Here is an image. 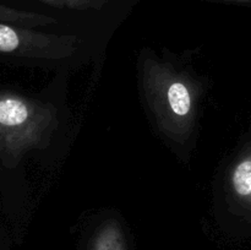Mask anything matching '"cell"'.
I'll return each mask as SVG.
<instances>
[{"label":"cell","instance_id":"1","mask_svg":"<svg viewBox=\"0 0 251 250\" xmlns=\"http://www.w3.org/2000/svg\"><path fill=\"white\" fill-rule=\"evenodd\" d=\"M142 88L161 131L169 139L184 142L195 129L200 85L184 69L144 56Z\"/></svg>","mask_w":251,"mask_h":250},{"label":"cell","instance_id":"2","mask_svg":"<svg viewBox=\"0 0 251 250\" xmlns=\"http://www.w3.org/2000/svg\"><path fill=\"white\" fill-rule=\"evenodd\" d=\"M58 124L55 107L0 90V162L15 168L27 152L48 145Z\"/></svg>","mask_w":251,"mask_h":250},{"label":"cell","instance_id":"3","mask_svg":"<svg viewBox=\"0 0 251 250\" xmlns=\"http://www.w3.org/2000/svg\"><path fill=\"white\" fill-rule=\"evenodd\" d=\"M74 34H53L0 22V54L28 59H65L78 48Z\"/></svg>","mask_w":251,"mask_h":250},{"label":"cell","instance_id":"4","mask_svg":"<svg viewBox=\"0 0 251 250\" xmlns=\"http://www.w3.org/2000/svg\"><path fill=\"white\" fill-rule=\"evenodd\" d=\"M0 22L36 28V27L51 26V25H55L58 21L53 16H49V15L24 11V10L14 9V7L0 4Z\"/></svg>","mask_w":251,"mask_h":250},{"label":"cell","instance_id":"5","mask_svg":"<svg viewBox=\"0 0 251 250\" xmlns=\"http://www.w3.org/2000/svg\"><path fill=\"white\" fill-rule=\"evenodd\" d=\"M91 250H127L126 240L119 223L108 221L93 235Z\"/></svg>","mask_w":251,"mask_h":250},{"label":"cell","instance_id":"6","mask_svg":"<svg viewBox=\"0 0 251 250\" xmlns=\"http://www.w3.org/2000/svg\"><path fill=\"white\" fill-rule=\"evenodd\" d=\"M230 184L239 198L251 196V159L240 161L233 169L230 176Z\"/></svg>","mask_w":251,"mask_h":250},{"label":"cell","instance_id":"7","mask_svg":"<svg viewBox=\"0 0 251 250\" xmlns=\"http://www.w3.org/2000/svg\"><path fill=\"white\" fill-rule=\"evenodd\" d=\"M43 4L59 9L71 10H100L109 0H37Z\"/></svg>","mask_w":251,"mask_h":250}]
</instances>
